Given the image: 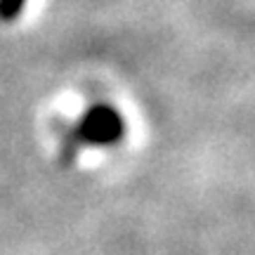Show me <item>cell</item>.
<instances>
[{
	"instance_id": "1",
	"label": "cell",
	"mask_w": 255,
	"mask_h": 255,
	"mask_svg": "<svg viewBox=\"0 0 255 255\" xmlns=\"http://www.w3.org/2000/svg\"><path fill=\"white\" fill-rule=\"evenodd\" d=\"M126 137V119L114 104L97 102L85 109L78 123L71 128V135L64 144V151L73 154L76 146H111Z\"/></svg>"
},
{
	"instance_id": "2",
	"label": "cell",
	"mask_w": 255,
	"mask_h": 255,
	"mask_svg": "<svg viewBox=\"0 0 255 255\" xmlns=\"http://www.w3.org/2000/svg\"><path fill=\"white\" fill-rule=\"evenodd\" d=\"M26 2L28 0H0V21H5V24L17 21L24 14Z\"/></svg>"
}]
</instances>
